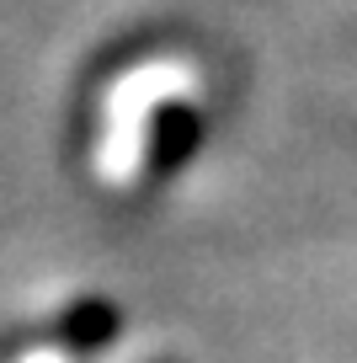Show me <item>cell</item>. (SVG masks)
<instances>
[{
    "mask_svg": "<svg viewBox=\"0 0 357 363\" xmlns=\"http://www.w3.org/2000/svg\"><path fill=\"white\" fill-rule=\"evenodd\" d=\"M203 91L208 75H198V65L176 48L134 54L128 69H118L101 91V134L91 150L96 177L118 193H144L181 171L208 134Z\"/></svg>",
    "mask_w": 357,
    "mask_h": 363,
    "instance_id": "1",
    "label": "cell"
},
{
    "mask_svg": "<svg viewBox=\"0 0 357 363\" xmlns=\"http://www.w3.org/2000/svg\"><path fill=\"white\" fill-rule=\"evenodd\" d=\"M112 337H118V310H112L107 299H80V305H69V315L38 342L33 363H86V358H96Z\"/></svg>",
    "mask_w": 357,
    "mask_h": 363,
    "instance_id": "2",
    "label": "cell"
}]
</instances>
